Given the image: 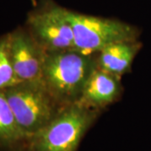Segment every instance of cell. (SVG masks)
Returning <instances> with one entry per match:
<instances>
[{"label": "cell", "instance_id": "cell-1", "mask_svg": "<svg viewBox=\"0 0 151 151\" xmlns=\"http://www.w3.org/2000/svg\"><path fill=\"white\" fill-rule=\"evenodd\" d=\"M97 67L95 54L77 50L45 52L42 82L63 107L77 103L86 81Z\"/></svg>", "mask_w": 151, "mask_h": 151}, {"label": "cell", "instance_id": "cell-2", "mask_svg": "<svg viewBox=\"0 0 151 151\" xmlns=\"http://www.w3.org/2000/svg\"><path fill=\"white\" fill-rule=\"evenodd\" d=\"M99 110L76 103L28 139L24 151H76Z\"/></svg>", "mask_w": 151, "mask_h": 151}, {"label": "cell", "instance_id": "cell-3", "mask_svg": "<svg viewBox=\"0 0 151 151\" xmlns=\"http://www.w3.org/2000/svg\"><path fill=\"white\" fill-rule=\"evenodd\" d=\"M4 92L17 123L28 139L65 108L55 99L42 81H24Z\"/></svg>", "mask_w": 151, "mask_h": 151}, {"label": "cell", "instance_id": "cell-4", "mask_svg": "<svg viewBox=\"0 0 151 151\" xmlns=\"http://www.w3.org/2000/svg\"><path fill=\"white\" fill-rule=\"evenodd\" d=\"M65 18L71 26L75 49L86 54H95L103 49L122 41H135L139 29L113 19L93 16L64 8Z\"/></svg>", "mask_w": 151, "mask_h": 151}, {"label": "cell", "instance_id": "cell-5", "mask_svg": "<svg viewBox=\"0 0 151 151\" xmlns=\"http://www.w3.org/2000/svg\"><path fill=\"white\" fill-rule=\"evenodd\" d=\"M28 31L45 52L76 50L71 26L64 8L47 4L29 14Z\"/></svg>", "mask_w": 151, "mask_h": 151}, {"label": "cell", "instance_id": "cell-6", "mask_svg": "<svg viewBox=\"0 0 151 151\" xmlns=\"http://www.w3.org/2000/svg\"><path fill=\"white\" fill-rule=\"evenodd\" d=\"M9 55L19 81H42L45 51L29 32L18 29L9 34Z\"/></svg>", "mask_w": 151, "mask_h": 151}, {"label": "cell", "instance_id": "cell-7", "mask_svg": "<svg viewBox=\"0 0 151 151\" xmlns=\"http://www.w3.org/2000/svg\"><path fill=\"white\" fill-rule=\"evenodd\" d=\"M120 77L97 67L86 81L77 103L100 110L113 103L121 93Z\"/></svg>", "mask_w": 151, "mask_h": 151}, {"label": "cell", "instance_id": "cell-8", "mask_svg": "<svg viewBox=\"0 0 151 151\" xmlns=\"http://www.w3.org/2000/svg\"><path fill=\"white\" fill-rule=\"evenodd\" d=\"M142 47L140 42L122 41L109 45L97 53V67L121 77L130 70L136 55Z\"/></svg>", "mask_w": 151, "mask_h": 151}, {"label": "cell", "instance_id": "cell-9", "mask_svg": "<svg viewBox=\"0 0 151 151\" xmlns=\"http://www.w3.org/2000/svg\"><path fill=\"white\" fill-rule=\"evenodd\" d=\"M27 135L17 123L4 91H0V147L6 150H25Z\"/></svg>", "mask_w": 151, "mask_h": 151}, {"label": "cell", "instance_id": "cell-10", "mask_svg": "<svg viewBox=\"0 0 151 151\" xmlns=\"http://www.w3.org/2000/svg\"><path fill=\"white\" fill-rule=\"evenodd\" d=\"M15 75L9 55V34L0 38V91L21 83Z\"/></svg>", "mask_w": 151, "mask_h": 151}, {"label": "cell", "instance_id": "cell-11", "mask_svg": "<svg viewBox=\"0 0 151 151\" xmlns=\"http://www.w3.org/2000/svg\"><path fill=\"white\" fill-rule=\"evenodd\" d=\"M33 1H35V0H33Z\"/></svg>", "mask_w": 151, "mask_h": 151}]
</instances>
